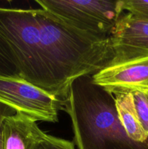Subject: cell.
<instances>
[{
    "label": "cell",
    "instance_id": "obj_1",
    "mask_svg": "<svg viewBox=\"0 0 148 149\" xmlns=\"http://www.w3.org/2000/svg\"><path fill=\"white\" fill-rule=\"evenodd\" d=\"M0 39L19 76L64 103L77 79L113 58L110 36L75 27L44 9L0 7Z\"/></svg>",
    "mask_w": 148,
    "mask_h": 149
},
{
    "label": "cell",
    "instance_id": "obj_2",
    "mask_svg": "<svg viewBox=\"0 0 148 149\" xmlns=\"http://www.w3.org/2000/svg\"><path fill=\"white\" fill-rule=\"evenodd\" d=\"M71 119L78 149H148V141L135 142L119 119L115 97L93 81L91 75L74 81L63 109Z\"/></svg>",
    "mask_w": 148,
    "mask_h": 149
},
{
    "label": "cell",
    "instance_id": "obj_3",
    "mask_svg": "<svg viewBox=\"0 0 148 149\" xmlns=\"http://www.w3.org/2000/svg\"><path fill=\"white\" fill-rule=\"evenodd\" d=\"M36 4L75 27L109 37L123 15L120 0H36Z\"/></svg>",
    "mask_w": 148,
    "mask_h": 149
},
{
    "label": "cell",
    "instance_id": "obj_4",
    "mask_svg": "<svg viewBox=\"0 0 148 149\" xmlns=\"http://www.w3.org/2000/svg\"><path fill=\"white\" fill-rule=\"evenodd\" d=\"M0 103L35 122H58L63 103L21 77L0 76Z\"/></svg>",
    "mask_w": 148,
    "mask_h": 149
},
{
    "label": "cell",
    "instance_id": "obj_5",
    "mask_svg": "<svg viewBox=\"0 0 148 149\" xmlns=\"http://www.w3.org/2000/svg\"><path fill=\"white\" fill-rule=\"evenodd\" d=\"M110 38L114 54L110 63L148 56L147 19L131 13L123 14L116 23Z\"/></svg>",
    "mask_w": 148,
    "mask_h": 149
},
{
    "label": "cell",
    "instance_id": "obj_6",
    "mask_svg": "<svg viewBox=\"0 0 148 149\" xmlns=\"http://www.w3.org/2000/svg\"><path fill=\"white\" fill-rule=\"evenodd\" d=\"M91 77L95 84L114 95L133 91L148 93V56L110 63Z\"/></svg>",
    "mask_w": 148,
    "mask_h": 149
},
{
    "label": "cell",
    "instance_id": "obj_7",
    "mask_svg": "<svg viewBox=\"0 0 148 149\" xmlns=\"http://www.w3.org/2000/svg\"><path fill=\"white\" fill-rule=\"evenodd\" d=\"M45 135L36 122L16 113L3 122L0 129V149H36Z\"/></svg>",
    "mask_w": 148,
    "mask_h": 149
},
{
    "label": "cell",
    "instance_id": "obj_8",
    "mask_svg": "<svg viewBox=\"0 0 148 149\" xmlns=\"http://www.w3.org/2000/svg\"><path fill=\"white\" fill-rule=\"evenodd\" d=\"M119 119L129 138L137 143L148 141V134L144 130L138 118L131 93L115 95Z\"/></svg>",
    "mask_w": 148,
    "mask_h": 149
},
{
    "label": "cell",
    "instance_id": "obj_9",
    "mask_svg": "<svg viewBox=\"0 0 148 149\" xmlns=\"http://www.w3.org/2000/svg\"><path fill=\"white\" fill-rule=\"evenodd\" d=\"M133 104L144 130L148 134V95L147 93L131 92Z\"/></svg>",
    "mask_w": 148,
    "mask_h": 149
},
{
    "label": "cell",
    "instance_id": "obj_10",
    "mask_svg": "<svg viewBox=\"0 0 148 149\" xmlns=\"http://www.w3.org/2000/svg\"><path fill=\"white\" fill-rule=\"evenodd\" d=\"M120 4L123 11L148 20V1L147 0H120Z\"/></svg>",
    "mask_w": 148,
    "mask_h": 149
},
{
    "label": "cell",
    "instance_id": "obj_11",
    "mask_svg": "<svg viewBox=\"0 0 148 149\" xmlns=\"http://www.w3.org/2000/svg\"><path fill=\"white\" fill-rule=\"evenodd\" d=\"M0 76L20 77L0 39Z\"/></svg>",
    "mask_w": 148,
    "mask_h": 149
},
{
    "label": "cell",
    "instance_id": "obj_12",
    "mask_svg": "<svg viewBox=\"0 0 148 149\" xmlns=\"http://www.w3.org/2000/svg\"><path fill=\"white\" fill-rule=\"evenodd\" d=\"M36 149H75L71 141L46 134Z\"/></svg>",
    "mask_w": 148,
    "mask_h": 149
},
{
    "label": "cell",
    "instance_id": "obj_13",
    "mask_svg": "<svg viewBox=\"0 0 148 149\" xmlns=\"http://www.w3.org/2000/svg\"><path fill=\"white\" fill-rule=\"evenodd\" d=\"M16 112L13 109H12L11 108L0 103V129H1V125H2L4 119L8 117V116H12Z\"/></svg>",
    "mask_w": 148,
    "mask_h": 149
},
{
    "label": "cell",
    "instance_id": "obj_14",
    "mask_svg": "<svg viewBox=\"0 0 148 149\" xmlns=\"http://www.w3.org/2000/svg\"><path fill=\"white\" fill-rule=\"evenodd\" d=\"M147 95H148V93H147Z\"/></svg>",
    "mask_w": 148,
    "mask_h": 149
}]
</instances>
